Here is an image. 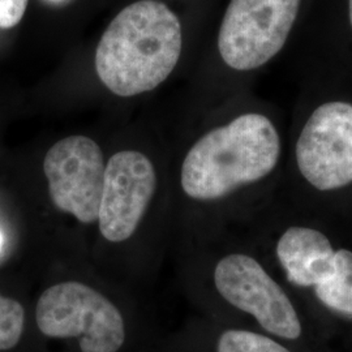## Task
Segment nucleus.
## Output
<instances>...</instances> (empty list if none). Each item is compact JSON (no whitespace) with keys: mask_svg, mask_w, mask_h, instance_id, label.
<instances>
[{"mask_svg":"<svg viewBox=\"0 0 352 352\" xmlns=\"http://www.w3.org/2000/svg\"><path fill=\"white\" fill-rule=\"evenodd\" d=\"M29 0H0V29L17 25L24 14Z\"/></svg>","mask_w":352,"mask_h":352,"instance_id":"nucleus-12","label":"nucleus"},{"mask_svg":"<svg viewBox=\"0 0 352 352\" xmlns=\"http://www.w3.org/2000/svg\"><path fill=\"white\" fill-rule=\"evenodd\" d=\"M300 0H231L218 34V50L235 71L256 69L283 49Z\"/></svg>","mask_w":352,"mask_h":352,"instance_id":"nucleus-7","label":"nucleus"},{"mask_svg":"<svg viewBox=\"0 0 352 352\" xmlns=\"http://www.w3.org/2000/svg\"><path fill=\"white\" fill-rule=\"evenodd\" d=\"M183 46L175 13L157 0H140L113 17L96 51V71L119 97L161 85L174 71Z\"/></svg>","mask_w":352,"mask_h":352,"instance_id":"nucleus-3","label":"nucleus"},{"mask_svg":"<svg viewBox=\"0 0 352 352\" xmlns=\"http://www.w3.org/2000/svg\"><path fill=\"white\" fill-rule=\"evenodd\" d=\"M36 321L45 337L80 338L81 352H118L126 342L122 312L100 291L81 282H62L43 291Z\"/></svg>","mask_w":352,"mask_h":352,"instance_id":"nucleus-6","label":"nucleus"},{"mask_svg":"<svg viewBox=\"0 0 352 352\" xmlns=\"http://www.w3.org/2000/svg\"><path fill=\"white\" fill-rule=\"evenodd\" d=\"M157 188L151 160L136 151L115 153L104 170L98 226L110 243L133 236Z\"/></svg>","mask_w":352,"mask_h":352,"instance_id":"nucleus-9","label":"nucleus"},{"mask_svg":"<svg viewBox=\"0 0 352 352\" xmlns=\"http://www.w3.org/2000/svg\"><path fill=\"white\" fill-rule=\"evenodd\" d=\"M280 157L276 124L264 113H241L190 146L182 164L180 186L193 201H222L269 182Z\"/></svg>","mask_w":352,"mask_h":352,"instance_id":"nucleus-2","label":"nucleus"},{"mask_svg":"<svg viewBox=\"0 0 352 352\" xmlns=\"http://www.w3.org/2000/svg\"><path fill=\"white\" fill-rule=\"evenodd\" d=\"M294 162L311 210L352 219V103L325 102L309 113Z\"/></svg>","mask_w":352,"mask_h":352,"instance_id":"nucleus-4","label":"nucleus"},{"mask_svg":"<svg viewBox=\"0 0 352 352\" xmlns=\"http://www.w3.org/2000/svg\"><path fill=\"white\" fill-rule=\"evenodd\" d=\"M1 245H3V236H1V234H0V250H1Z\"/></svg>","mask_w":352,"mask_h":352,"instance_id":"nucleus-14","label":"nucleus"},{"mask_svg":"<svg viewBox=\"0 0 352 352\" xmlns=\"http://www.w3.org/2000/svg\"><path fill=\"white\" fill-rule=\"evenodd\" d=\"M267 264L299 305L352 324V231L337 215L302 210L277 218Z\"/></svg>","mask_w":352,"mask_h":352,"instance_id":"nucleus-1","label":"nucleus"},{"mask_svg":"<svg viewBox=\"0 0 352 352\" xmlns=\"http://www.w3.org/2000/svg\"><path fill=\"white\" fill-rule=\"evenodd\" d=\"M25 311L17 300L0 295V351L14 349L23 337Z\"/></svg>","mask_w":352,"mask_h":352,"instance_id":"nucleus-11","label":"nucleus"},{"mask_svg":"<svg viewBox=\"0 0 352 352\" xmlns=\"http://www.w3.org/2000/svg\"><path fill=\"white\" fill-rule=\"evenodd\" d=\"M52 3H62V1H65V0H50Z\"/></svg>","mask_w":352,"mask_h":352,"instance_id":"nucleus-15","label":"nucleus"},{"mask_svg":"<svg viewBox=\"0 0 352 352\" xmlns=\"http://www.w3.org/2000/svg\"><path fill=\"white\" fill-rule=\"evenodd\" d=\"M217 352H291V350L279 340L267 334L244 329H228L219 336Z\"/></svg>","mask_w":352,"mask_h":352,"instance_id":"nucleus-10","label":"nucleus"},{"mask_svg":"<svg viewBox=\"0 0 352 352\" xmlns=\"http://www.w3.org/2000/svg\"><path fill=\"white\" fill-rule=\"evenodd\" d=\"M217 294L277 340H300V305L272 266L247 252H231L213 269Z\"/></svg>","mask_w":352,"mask_h":352,"instance_id":"nucleus-5","label":"nucleus"},{"mask_svg":"<svg viewBox=\"0 0 352 352\" xmlns=\"http://www.w3.org/2000/svg\"><path fill=\"white\" fill-rule=\"evenodd\" d=\"M104 170L103 153L94 140L75 135L58 141L43 160L54 206L84 225L97 222Z\"/></svg>","mask_w":352,"mask_h":352,"instance_id":"nucleus-8","label":"nucleus"},{"mask_svg":"<svg viewBox=\"0 0 352 352\" xmlns=\"http://www.w3.org/2000/svg\"><path fill=\"white\" fill-rule=\"evenodd\" d=\"M349 13H350V23L352 26V0H349Z\"/></svg>","mask_w":352,"mask_h":352,"instance_id":"nucleus-13","label":"nucleus"}]
</instances>
